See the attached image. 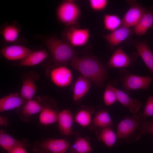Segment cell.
<instances>
[{
    "mask_svg": "<svg viewBox=\"0 0 153 153\" xmlns=\"http://www.w3.org/2000/svg\"><path fill=\"white\" fill-rule=\"evenodd\" d=\"M138 129L143 133H151L153 135V122H140Z\"/></svg>",
    "mask_w": 153,
    "mask_h": 153,
    "instance_id": "33",
    "label": "cell"
},
{
    "mask_svg": "<svg viewBox=\"0 0 153 153\" xmlns=\"http://www.w3.org/2000/svg\"><path fill=\"white\" fill-rule=\"evenodd\" d=\"M28 145L26 141H19L15 139L2 130L0 131V145L7 152L17 146L26 147Z\"/></svg>",
    "mask_w": 153,
    "mask_h": 153,
    "instance_id": "21",
    "label": "cell"
},
{
    "mask_svg": "<svg viewBox=\"0 0 153 153\" xmlns=\"http://www.w3.org/2000/svg\"><path fill=\"white\" fill-rule=\"evenodd\" d=\"M153 27V7L146 8L140 21L134 28L135 33L139 36L144 35Z\"/></svg>",
    "mask_w": 153,
    "mask_h": 153,
    "instance_id": "17",
    "label": "cell"
},
{
    "mask_svg": "<svg viewBox=\"0 0 153 153\" xmlns=\"http://www.w3.org/2000/svg\"><path fill=\"white\" fill-rule=\"evenodd\" d=\"M128 44L135 47L144 63L153 75V53L145 40L139 41L133 39Z\"/></svg>",
    "mask_w": 153,
    "mask_h": 153,
    "instance_id": "12",
    "label": "cell"
},
{
    "mask_svg": "<svg viewBox=\"0 0 153 153\" xmlns=\"http://www.w3.org/2000/svg\"><path fill=\"white\" fill-rule=\"evenodd\" d=\"M103 22L105 29L111 32L120 27L121 25V20L116 14H105Z\"/></svg>",
    "mask_w": 153,
    "mask_h": 153,
    "instance_id": "25",
    "label": "cell"
},
{
    "mask_svg": "<svg viewBox=\"0 0 153 153\" xmlns=\"http://www.w3.org/2000/svg\"><path fill=\"white\" fill-rule=\"evenodd\" d=\"M140 121V118L137 115L135 114L132 117L126 116L117 125V137L120 139H123L128 137L137 129H138Z\"/></svg>",
    "mask_w": 153,
    "mask_h": 153,
    "instance_id": "11",
    "label": "cell"
},
{
    "mask_svg": "<svg viewBox=\"0 0 153 153\" xmlns=\"http://www.w3.org/2000/svg\"><path fill=\"white\" fill-rule=\"evenodd\" d=\"M45 42L54 61L58 65H65L77 56L76 52L67 42L52 37Z\"/></svg>",
    "mask_w": 153,
    "mask_h": 153,
    "instance_id": "2",
    "label": "cell"
},
{
    "mask_svg": "<svg viewBox=\"0 0 153 153\" xmlns=\"http://www.w3.org/2000/svg\"><path fill=\"white\" fill-rule=\"evenodd\" d=\"M90 33L88 28H81L70 26L65 33V36L68 42L72 46H83L88 42Z\"/></svg>",
    "mask_w": 153,
    "mask_h": 153,
    "instance_id": "8",
    "label": "cell"
},
{
    "mask_svg": "<svg viewBox=\"0 0 153 153\" xmlns=\"http://www.w3.org/2000/svg\"><path fill=\"white\" fill-rule=\"evenodd\" d=\"M89 6L93 10L99 12L104 10L107 7L108 3L107 0H89Z\"/></svg>",
    "mask_w": 153,
    "mask_h": 153,
    "instance_id": "31",
    "label": "cell"
},
{
    "mask_svg": "<svg viewBox=\"0 0 153 153\" xmlns=\"http://www.w3.org/2000/svg\"><path fill=\"white\" fill-rule=\"evenodd\" d=\"M32 51L25 46L14 45L3 47L1 50V53L7 59L15 61L23 59Z\"/></svg>",
    "mask_w": 153,
    "mask_h": 153,
    "instance_id": "13",
    "label": "cell"
},
{
    "mask_svg": "<svg viewBox=\"0 0 153 153\" xmlns=\"http://www.w3.org/2000/svg\"><path fill=\"white\" fill-rule=\"evenodd\" d=\"M37 90L34 80L30 78H26L23 81L19 94L22 98L28 100L33 99Z\"/></svg>",
    "mask_w": 153,
    "mask_h": 153,
    "instance_id": "23",
    "label": "cell"
},
{
    "mask_svg": "<svg viewBox=\"0 0 153 153\" xmlns=\"http://www.w3.org/2000/svg\"><path fill=\"white\" fill-rule=\"evenodd\" d=\"M119 77L122 88L125 92L137 90H147L153 80L150 76L131 74L125 69L120 71Z\"/></svg>",
    "mask_w": 153,
    "mask_h": 153,
    "instance_id": "4",
    "label": "cell"
},
{
    "mask_svg": "<svg viewBox=\"0 0 153 153\" xmlns=\"http://www.w3.org/2000/svg\"><path fill=\"white\" fill-rule=\"evenodd\" d=\"M135 33L133 28L120 26L118 28L107 34L102 35L110 48L118 46Z\"/></svg>",
    "mask_w": 153,
    "mask_h": 153,
    "instance_id": "10",
    "label": "cell"
},
{
    "mask_svg": "<svg viewBox=\"0 0 153 153\" xmlns=\"http://www.w3.org/2000/svg\"><path fill=\"white\" fill-rule=\"evenodd\" d=\"M114 90L117 101L124 107H127L133 114H136L141 106L138 100L131 98L124 92L115 87Z\"/></svg>",
    "mask_w": 153,
    "mask_h": 153,
    "instance_id": "16",
    "label": "cell"
},
{
    "mask_svg": "<svg viewBox=\"0 0 153 153\" xmlns=\"http://www.w3.org/2000/svg\"><path fill=\"white\" fill-rule=\"evenodd\" d=\"M79 6L73 0H65L58 6L56 10L57 17L62 23L70 26L77 24L81 16Z\"/></svg>",
    "mask_w": 153,
    "mask_h": 153,
    "instance_id": "3",
    "label": "cell"
},
{
    "mask_svg": "<svg viewBox=\"0 0 153 153\" xmlns=\"http://www.w3.org/2000/svg\"><path fill=\"white\" fill-rule=\"evenodd\" d=\"M8 153H27L26 147L20 145L16 146L8 152Z\"/></svg>",
    "mask_w": 153,
    "mask_h": 153,
    "instance_id": "34",
    "label": "cell"
},
{
    "mask_svg": "<svg viewBox=\"0 0 153 153\" xmlns=\"http://www.w3.org/2000/svg\"><path fill=\"white\" fill-rule=\"evenodd\" d=\"M22 106L20 115L22 120L26 121H28L32 115L40 112L44 106L33 99L27 100Z\"/></svg>",
    "mask_w": 153,
    "mask_h": 153,
    "instance_id": "18",
    "label": "cell"
},
{
    "mask_svg": "<svg viewBox=\"0 0 153 153\" xmlns=\"http://www.w3.org/2000/svg\"><path fill=\"white\" fill-rule=\"evenodd\" d=\"M69 146L65 139H50L36 143L34 150L39 153H65Z\"/></svg>",
    "mask_w": 153,
    "mask_h": 153,
    "instance_id": "5",
    "label": "cell"
},
{
    "mask_svg": "<svg viewBox=\"0 0 153 153\" xmlns=\"http://www.w3.org/2000/svg\"><path fill=\"white\" fill-rule=\"evenodd\" d=\"M94 124L96 127L104 128H110L112 125L111 117L106 110H101L96 114L93 120Z\"/></svg>",
    "mask_w": 153,
    "mask_h": 153,
    "instance_id": "24",
    "label": "cell"
},
{
    "mask_svg": "<svg viewBox=\"0 0 153 153\" xmlns=\"http://www.w3.org/2000/svg\"><path fill=\"white\" fill-rule=\"evenodd\" d=\"M126 1L130 8L121 20V26L134 27L140 21L146 8L137 3L135 0H127Z\"/></svg>",
    "mask_w": 153,
    "mask_h": 153,
    "instance_id": "7",
    "label": "cell"
},
{
    "mask_svg": "<svg viewBox=\"0 0 153 153\" xmlns=\"http://www.w3.org/2000/svg\"><path fill=\"white\" fill-rule=\"evenodd\" d=\"M50 77L56 86L61 88L69 85L73 81L71 71L63 65H58L54 67L50 72Z\"/></svg>",
    "mask_w": 153,
    "mask_h": 153,
    "instance_id": "9",
    "label": "cell"
},
{
    "mask_svg": "<svg viewBox=\"0 0 153 153\" xmlns=\"http://www.w3.org/2000/svg\"><path fill=\"white\" fill-rule=\"evenodd\" d=\"M18 28L13 25H8L3 29L2 34L4 39L7 42H12L15 41L19 35Z\"/></svg>",
    "mask_w": 153,
    "mask_h": 153,
    "instance_id": "28",
    "label": "cell"
},
{
    "mask_svg": "<svg viewBox=\"0 0 153 153\" xmlns=\"http://www.w3.org/2000/svg\"><path fill=\"white\" fill-rule=\"evenodd\" d=\"M71 149L75 153H90L92 151V147L88 141L85 138L81 137L76 139Z\"/></svg>",
    "mask_w": 153,
    "mask_h": 153,
    "instance_id": "26",
    "label": "cell"
},
{
    "mask_svg": "<svg viewBox=\"0 0 153 153\" xmlns=\"http://www.w3.org/2000/svg\"><path fill=\"white\" fill-rule=\"evenodd\" d=\"M142 116L146 117L153 116V97L150 95L148 97L145 105Z\"/></svg>",
    "mask_w": 153,
    "mask_h": 153,
    "instance_id": "32",
    "label": "cell"
},
{
    "mask_svg": "<svg viewBox=\"0 0 153 153\" xmlns=\"http://www.w3.org/2000/svg\"><path fill=\"white\" fill-rule=\"evenodd\" d=\"M71 65L82 76L98 86H103L107 79V68L94 57L77 56L71 61Z\"/></svg>",
    "mask_w": 153,
    "mask_h": 153,
    "instance_id": "1",
    "label": "cell"
},
{
    "mask_svg": "<svg viewBox=\"0 0 153 153\" xmlns=\"http://www.w3.org/2000/svg\"><path fill=\"white\" fill-rule=\"evenodd\" d=\"M27 100L22 98L18 93H13L0 99V112H3L18 108Z\"/></svg>",
    "mask_w": 153,
    "mask_h": 153,
    "instance_id": "15",
    "label": "cell"
},
{
    "mask_svg": "<svg viewBox=\"0 0 153 153\" xmlns=\"http://www.w3.org/2000/svg\"><path fill=\"white\" fill-rule=\"evenodd\" d=\"M91 86L88 80L82 75L80 76L76 80L73 88L74 101H77L83 97L88 92Z\"/></svg>",
    "mask_w": 153,
    "mask_h": 153,
    "instance_id": "19",
    "label": "cell"
},
{
    "mask_svg": "<svg viewBox=\"0 0 153 153\" xmlns=\"http://www.w3.org/2000/svg\"><path fill=\"white\" fill-rule=\"evenodd\" d=\"M40 113L39 120L42 125H47L57 122L59 112L53 108L43 106Z\"/></svg>",
    "mask_w": 153,
    "mask_h": 153,
    "instance_id": "22",
    "label": "cell"
},
{
    "mask_svg": "<svg viewBox=\"0 0 153 153\" xmlns=\"http://www.w3.org/2000/svg\"><path fill=\"white\" fill-rule=\"evenodd\" d=\"M74 120L75 122L83 127L90 125L92 121L91 115L90 112L85 109H81L76 114Z\"/></svg>",
    "mask_w": 153,
    "mask_h": 153,
    "instance_id": "29",
    "label": "cell"
},
{
    "mask_svg": "<svg viewBox=\"0 0 153 153\" xmlns=\"http://www.w3.org/2000/svg\"><path fill=\"white\" fill-rule=\"evenodd\" d=\"M48 56V53L45 50L32 51L25 58L21 60L20 65L24 66L35 65L43 61Z\"/></svg>",
    "mask_w": 153,
    "mask_h": 153,
    "instance_id": "20",
    "label": "cell"
},
{
    "mask_svg": "<svg viewBox=\"0 0 153 153\" xmlns=\"http://www.w3.org/2000/svg\"><path fill=\"white\" fill-rule=\"evenodd\" d=\"M8 121L7 117L6 116H0V124L1 126H7L8 124Z\"/></svg>",
    "mask_w": 153,
    "mask_h": 153,
    "instance_id": "35",
    "label": "cell"
},
{
    "mask_svg": "<svg viewBox=\"0 0 153 153\" xmlns=\"http://www.w3.org/2000/svg\"><path fill=\"white\" fill-rule=\"evenodd\" d=\"M103 99L107 106H109L114 103L117 100L114 87L110 85L107 86L103 94Z\"/></svg>",
    "mask_w": 153,
    "mask_h": 153,
    "instance_id": "30",
    "label": "cell"
},
{
    "mask_svg": "<svg viewBox=\"0 0 153 153\" xmlns=\"http://www.w3.org/2000/svg\"><path fill=\"white\" fill-rule=\"evenodd\" d=\"M138 53L133 52L131 55L126 53L122 47H119L113 53L108 63L110 68H123L132 67L138 56Z\"/></svg>",
    "mask_w": 153,
    "mask_h": 153,
    "instance_id": "6",
    "label": "cell"
},
{
    "mask_svg": "<svg viewBox=\"0 0 153 153\" xmlns=\"http://www.w3.org/2000/svg\"><path fill=\"white\" fill-rule=\"evenodd\" d=\"M73 117L69 109H64L59 112L57 123L58 128L63 135L69 136L73 133Z\"/></svg>",
    "mask_w": 153,
    "mask_h": 153,
    "instance_id": "14",
    "label": "cell"
},
{
    "mask_svg": "<svg viewBox=\"0 0 153 153\" xmlns=\"http://www.w3.org/2000/svg\"><path fill=\"white\" fill-rule=\"evenodd\" d=\"M116 136L110 128H106L102 130L100 134L99 138L106 145L110 148L115 144Z\"/></svg>",
    "mask_w": 153,
    "mask_h": 153,
    "instance_id": "27",
    "label": "cell"
}]
</instances>
